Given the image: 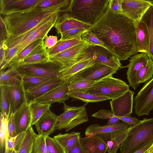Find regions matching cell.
<instances>
[{
	"label": "cell",
	"mask_w": 153,
	"mask_h": 153,
	"mask_svg": "<svg viewBox=\"0 0 153 153\" xmlns=\"http://www.w3.org/2000/svg\"><path fill=\"white\" fill-rule=\"evenodd\" d=\"M87 29L91 30L120 61L138 53L135 23L123 14L114 13L108 7L99 19Z\"/></svg>",
	"instance_id": "obj_1"
},
{
	"label": "cell",
	"mask_w": 153,
	"mask_h": 153,
	"mask_svg": "<svg viewBox=\"0 0 153 153\" xmlns=\"http://www.w3.org/2000/svg\"><path fill=\"white\" fill-rule=\"evenodd\" d=\"M58 13H61L33 8L4 16L2 19L5 29L6 39L19 36L30 31L45 19Z\"/></svg>",
	"instance_id": "obj_2"
},
{
	"label": "cell",
	"mask_w": 153,
	"mask_h": 153,
	"mask_svg": "<svg viewBox=\"0 0 153 153\" xmlns=\"http://www.w3.org/2000/svg\"><path fill=\"white\" fill-rule=\"evenodd\" d=\"M109 0H71L68 13L80 21L93 25L106 11Z\"/></svg>",
	"instance_id": "obj_3"
},
{
	"label": "cell",
	"mask_w": 153,
	"mask_h": 153,
	"mask_svg": "<svg viewBox=\"0 0 153 153\" xmlns=\"http://www.w3.org/2000/svg\"><path fill=\"white\" fill-rule=\"evenodd\" d=\"M153 142V118H144L131 126L121 145L120 153H133Z\"/></svg>",
	"instance_id": "obj_4"
},
{
	"label": "cell",
	"mask_w": 153,
	"mask_h": 153,
	"mask_svg": "<svg viewBox=\"0 0 153 153\" xmlns=\"http://www.w3.org/2000/svg\"><path fill=\"white\" fill-rule=\"evenodd\" d=\"M60 13H57L47 18L33 29L21 35L6 39L8 48H14L16 50L13 58L34 41L39 39H44L50 30L54 27Z\"/></svg>",
	"instance_id": "obj_5"
},
{
	"label": "cell",
	"mask_w": 153,
	"mask_h": 153,
	"mask_svg": "<svg viewBox=\"0 0 153 153\" xmlns=\"http://www.w3.org/2000/svg\"><path fill=\"white\" fill-rule=\"evenodd\" d=\"M129 89V85L125 81L111 75L96 82L85 92L113 100Z\"/></svg>",
	"instance_id": "obj_6"
},
{
	"label": "cell",
	"mask_w": 153,
	"mask_h": 153,
	"mask_svg": "<svg viewBox=\"0 0 153 153\" xmlns=\"http://www.w3.org/2000/svg\"><path fill=\"white\" fill-rule=\"evenodd\" d=\"M88 103L79 106H71L63 103V113L57 116L55 129H65L68 131L88 120L86 109Z\"/></svg>",
	"instance_id": "obj_7"
},
{
	"label": "cell",
	"mask_w": 153,
	"mask_h": 153,
	"mask_svg": "<svg viewBox=\"0 0 153 153\" xmlns=\"http://www.w3.org/2000/svg\"><path fill=\"white\" fill-rule=\"evenodd\" d=\"M15 68L21 76L57 77L60 76L62 66L57 62L51 61L45 63L21 65Z\"/></svg>",
	"instance_id": "obj_8"
},
{
	"label": "cell",
	"mask_w": 153,
	"mask_h": 153,
	"mask_svg": "<svg viewBox=\"0 0 153 153\" xmlns=\"http://www.w3.org/2000/svg\"><path fill=\"white\" fill-rule=\"evenodd\" d=\"M91 58L94 63H98L107 65L118 71L123 67L120 60L106 48L97 45L90 46L85 53L79 59Z\"/></svg>",
	"instance_id": "obj_9"
},
{
	"label": "cell",
	"mask_w": 153,
	"mask_h": 153,
	"mask_svg": "<svg viewBox=\"0 0 153 153\" xmlns=\"http://www.w3.org/2000/svg\"><path fill=\"white\" fill-rule=\"evenodd\" d=\"M117 71L105 65L96 63L76 74L67 81L68 83L83 80L96 82L112 75Z\"/></svg>",
	"instance_id": "obj_10"
},
{
	"label": "cell",
	"mask_w": 153,
	"mask_h": 153,
	"mask_svg": "<svg viewBox=\"0 0 153 153\" xmlns=\"http://www.w3.org/2000/svg\"><path fill=\"white\" fill-rule=\"evenodd\" d=\"M135 113L140 117L148 115L153 109V78L138 92L134 98Z\"/></svg>",
	"instance_id": "obj_11"
},
{
	"label": "cell",
	"mask_w": 153,
	"mask_h": 153,
	"mask_svg": "<svg viewBox=\"0 0 153 153\" xmlns=\"http://www.w3.org/2000/svg\"><path fill=\"white\" fill-rule=\"evenodd\" d=\"M93 45L83 39L73 46L56 54L50 56L52 61L61 65L65 67L76 62L85 52L90 46Z\"/></svg>",
	"instance_id": "obj_12"
},
{
	"label": "cell",
	"mask_w": 153,
	"mask_h": 153,
	"mask_svg": "<svg viewBox=\"0 0 153 153\" xmlns=\"http://www.w3.org/2000/svg\"><path fill=\"white\" fill-rule=\"evenodd\" d=\"M151 6L147 0H123L122 13L136 24Z\"/></svg>",
	"instance_id": "obj_13"
},
{
	"label": "cell",
	"mask_w": 153,
	"mask_h": 153,
	"mask_svg": "<svg viewBox=\"0 0 153 153\" xmlns=\"http://www.w3.org/2000/svg\"><path fill=\"white\" fill-rule=\"evenodd\" d=\"M131 127L124 122H120L113 125L107 124L104 125H100L97 124H92L88 126L86 129L85 137L97 135L102 138L106 142L112 135L127 129Z\"/></svg>",
	"instance_id": "obj_14"
},
{
	"label": "cell",
	"mask_w": 153,
	"mask_h": 153,
	"mask_svg": "<svg viewBox=\"0 0 153 153\" xmlns=\"http://www.w3.org/2000/svg\"><path fill=\"white\" fill-rule=\"evenodd\" d=\"M134 92L128 90L122 95L110 101L111 111L117 117L131 115Z\"/></svg>",
	"instance_id": "obj_15"
},
{
	"label": "cell",
	"mask_w": 153,
	"mask_h": 153,
	"mask_svg": "<svg viewBox=\"0 0 153 153\" xmlns=\"http://www.w3.org/2000/svg\"><path fill=\"white\" fill-rule=\"evenodd\" d=\"M44 0H0V13L4 16L28 11Z\"/></svg>",
	"instance_id": "obj_16"
},
{
	"label": "cell",
	"mask_w": 153,
	"mask_h": 153,
	"mask_svg": "<svg viewBox=\"0 0 153 153\" xmlns=\"http://www.w3.org/2000/svg\"><path fill=\"white\" fill-rule=\"evenodd\" d=\"M68 85L67 81L31 101L44 104H51L56 102L63 103L69 99L68 95Z\"/></svg>",
	"instance_id": "obj_17"
},
{
	"label": "cell",
	"mask_w": 153,
	"mask_h": 153,
	"mask_svg": "<svg viewBox=\"0 0 153 153\" xmlns=\"http://www.w3.org/2000/svg\"><path fill=\"white\" fill-rule=\"evenodd\" d=\"M149 57L146 53H139L130 57L126 73L129 85L135 90L138 86L136 81L137 74L143 67L148 62Z\"/></svg>",
	"instance_id": "obj_18"
},
{
	"label": "cell",
	"mask_w": 153,
	"mask_h": 153,
	"mask_svg": "<svg viewBox=\"0 0 153 153\" xmlns=\"http://www.w3.org/2000/svg\"><path fill=\"white\" fill-rule=\"evenodd\" d=\"M16 135L26 132L32 126V117L29 103L26 101L13 114Z\"/></svg>",
	"instance_id": "obj_19"
},
{
	"label": "cell",
	"mask_w": 153,
	"mask_h": 153,
	"mask_svg": "<svg viewBox=\"0 0 153 153\" xmlns=\"http://www.w3.org/2000/svg\"><path fill=\"white\" fill-rule=\"evenodd\" d=\"M7 93L10 105V115L13 114L27 100L22 82L7 86Z\"/></svg>",
	"instance_id": "obj_20"
},
{
	"label": "cell",
	"mask_w": 153,
	"mask_h": 153,
	"mask_svg": "<svg viewBox=\"0 0 153 153\" xmlns=\"http://www.w3.org/2000/svg\"><path fill=\"white\" fill-rule=\"evenodd\" d=\"M57 117V116L49 109L34 125L38 134L47 137L52 134L55 130Z\"/></svg>",
	"instance_id": "obj_21"
},
{
	"label": "cell",
	"mask_w": 153,
	"mask_h": 153,
	"mask_svg": "<svg viewBox=\"0 0 153 153\" xmlns=\"http://www.w3.org/2000/svg\"><path fill=\"white\" fill-rule=\"evenodd\" d=\"M91 25L80 21L71 16L68 13H64L58 17L54 26L58 34L71 29L82 28L86 29Z\"/></svg>",
	"instance_id": "obj_22"
},
{
	"label": "cell",
	"mask_w": 153,
	"mask_h": 153,
	"mask_svg": "<svg viewBox=\"0 0 153 153\" xmlns=\"http://www.w3.org/2000/svg\"><path fill=\"white\" fill-rule=\"evenodd\" d=\"M79 141L86 153H106L107 151L106 142L97 135L80 137Z\"/></svg>",
	"instance_id": "obj_23"
},
{
	"label": "cell",
	"mask_w": 153,
	"mask_h": 153,
	"mask_svg": "<svg viewBox=\"0 0 153 153\" xmlns=\"http://www.w3.org/2000/svg\"><path fill=\"white\" fill-rule=\"evenodd\" d=\"M66 81L60 76L45 82L25 91L27 102H29L42 96L52 88Z\"/></svg>",
	"instance_id": "obj_24"
},
{
	"label": "cell",
	"mask_w": 153,
	"mask_h": 153,
	"mask_svg": "<svg viewBox=\"0 0 153 153\" xmlns=\"http://www.w3.org/2000/svg\"><path fill=\"white\" fill-rule=\"evenodd\" d=\"M136 45L138 53L149 55L150 42L149 33L146 24L141 20L135 24Z\"/></svg>",
	"instance_id": "obj_25"
},
{
	"label": "cell",
	"mask_w": 153,
	"mask_h": 153,
	"mask_svg": "<svg viewBox=\"0 0 153 153\" xmlns=\"http://www.w3.org/2000/svg\"><path fill=\"white\" fill-rule=\"evenodd\" d=\"M94 63V61L91 58L79 59L72 64L62 67L60 76L68 81L76 74Z\"/></svg>",
	"instance_id": "obj_26"
},
{
	"label": "cell",
	"mask_w": 153,
	"mask_h": 153,
	"mask_svg": "<svg viewBox=\"0 0 153 153\" xmlns=\"http://www.w3.org/2000/svg\"><path fill=\"white\" fill-rule=\"evenodd\" d=\"M44 39H38L25 48L10 62L8 68L15 67L21 60L45 47Z\"/></svg>",
	"instance_id": "obj_27"
},
{
	"label": "cell",
	"mask_w": 153,
	"mask_h": 153,
	"mask_svg": "<svg viewBox=\"0 0 153 153\" xmlns=\"http://www.w3.org/2000/svg\"><path fill=\"white\" fill-rule=\"evenodd\" d=\"M71 0H44L34 7L36 9L47 8L50 10L66 13Z\"/></svg>",
	"instance_id": "obj_28"
},
{
	"label": "cell",
	"mask_w": 153,
	"mask_h": 153,
	"mask_svg": "<svg viewBox=\"0 0 153 153\" xmlns=\"http://www.w3.org/2000/svg\"><path fill=\"white\" fill-rule=\"evenodd\" d=\"M51 61L47 48L45 47L21 60L15 67L21 65L45 63Z\"/></svg>",
	"instance_id": "obj_29"
},
{
	"label": "cell",
	"mask_w": 153,
	"mask_h": 153,
	"mask_svg": "<svg viewBox=\"0 0 153 153\" xmlns=\"http://www.w3.org/2000/svg\"><path fill=\"white\" fill-rule=\"evenodd\" d=\"M80 133L73 132L64 134H59L54 138L63 149L65 153H68L70 149L80 137Z\"/></svg>",
	"instance_id": "obj_30"
},
{
	"label": "cell",
	"mask_w": 153,
	"mask_h": 153,
	"mask_svg": "<svg viewBox=\"0 0 153 153\" xmlns=\"http://www.w3.org/2000/svg\"><path fill=\"white\" fill-rule=\"evenodd\" d=\"M21 77L15 67L0 72V86H10L22 82Z\"/></svg>",
	"instance_id": "obj_31"
},
{
	"label": "cell",
	"mask_w": 153,
	"mask_h": 153,
	"mask_svg": "<svg viewBox=\"0 0 153 153\" xmlns=\"http://www.w3.org/2000/svg\"><path fill=\"white\" fill-rule=\"evenodd\" d=\"M81 35L69 39L58 40L53 47L50 49H47L49 56L61 52L76 45L82 39Z\"/></svg>",
	"instance_id": "obj_32"
},
{
	"label": "cell",
	"mask_w": 153,
	"mask_h": 153,
	"mask_svg": "<svg viewBox=\"0 0 153 153\" xmlns=\"http://www.w3.org/2000/svg\"><path fill=\"white\" fill-rule=\"evenodd\" d=\"M141 20L146 24L148 29L150 42L148 56L153 61V7H150Z\"/></svg>",
	"instance_id": "obj_33"
},
{
	"label": "cell",
	"mask_w": 153,
	"mask_h": 153,
	"mask_svg": "<svg viewBox=\"0 0 153 153\" xmlns=\"http://www.w3.org/2000/svg\"><path fill=\"white\" fill-rule=\"evenodd\" d=\"M130 127L126 130L112 135L106 143L108 153H116L118 149L126 137Z\"/></svg>",
	"instance_id": "obj_34"
},
{
	"label": "cell",
	"mask_w": 153,
	"mask_h": 153,
	"mask_svg": "<svg viewBox=\"0 0 153 153\" xmlns=\"http://www.w3.org/2000/svg\"><path fill=\"white\" fill-rule=\"evenodd\" d=\"M28 102L31 115L32 126L50 109L51 104H42L35 101H31Z\"/></svg>",
	"instance_id": "obj_35"
},
{
	"label": "cell",
	"mask_w": 153,
	"mask_h": 153,
	"mask_svg": "<svg viewBox=\"0 0 153 153\" xmlns=\"http://www.w3.org/2000/svg\"><path fill=\"white\" fill-rule=\"evenodd\" d=\"M24 89L26 91L36 87L44 82L56 77L38 76H21Z\"/></svg>",
	"instance_id": "obj_36"
},
{
	"label": "cell",
	"mask_w": 153,
	"mask_h": 153,
	"mask_svg": "<svg viewBox=\"0 0 153 153\" xmlns=\"http://www.w3.org/2000/svg\"><path fill=\"white\" fill-rule=\"evenodd\" d=\"M153 61L149 58L147 63L139 72L136 78L138 85L141 83L149 81L153 78Z\"/></svg>",
	"instance_id": "obj_37"
},
{
	"label": "cell",
	"mask_w": 153,
	"mask_h": 153,
	"mask_svg": "<svg viewBox=\"0 0 153 153\" xmlns=\"http://www.w3.org/2000/svg\"><path fill=\"white\" fill-rule=\"evenodd\" d=\"M70 98H75L85 103L95 102L110 100L108 97L86 92H75L68 94Z\"/></svg>",
	"instance_id": "obj_38"
},
{
	"label": "cell",
	"mask_w": 153,
	"mask_h": 153,
	"mask_svg": "<svg viewBox=\"0 0 153 153\" xmlns=\"http://www.w3.org/2000/svg\"><path fill=\"white\" fill-rule=\"evenodd\" d=\"M37 134L31 126L26 131L25 136L18 153H31L33 142Z\"/></svg>",
	"instance_id": "obj_39"
},
{
	"label": "cell",
	"mask_w": 153,
	"mask_h": 153,
	"mask_svg": "<svg viewBox=\"0 0 153 153\" xmlns=\"http://www.w3.org/2000/svg\"><path fill=\"white\" fill-rule=\"evenodd\" d=\"M8 117L1 114L0 128V153H4L7 139L9 137L8 128Z\"/></svg>",
	"instance_id": "obj_40"
},
{
	"label": "cell",
	"mask_w": 153,
	"mask_h": 153,
	"mask_svg": "<svg viewBox=\"0 0 153 153\" xmlns=\"http://www.w3.org/2000/svg\"><path fill=\"white\" fill-rule=\"evenodd\" d=\"M95 82L83 80L68 83V94L75 92H85Z\"/></svg>",
	"instance_id": "obj_41"
},
{
	"label": "cell",
	"mask_w": 153,
	"mask_h": 153,
	"mask_svg": "<svg viewBox=\"0 0 153 153\" xmlns=\"http://www.w3.org/2000/svg\"><path fill=\"white\" fill-rule=\"evenodd\" d=\"M0 88L1 114L9 117L10 115V105L7 93V86L1 85Z\"/></svg>",
	"instance_id": "obj_42"
},
{
	"label": "cell",
	"mask_w": 153,
	"mask_h": 153,
	"mask_svg": "<svg viewBox=\"0 0 153 153\" xmlns=\"http://www.w3.org/2000/svg\"><path fill=\"white\" fill-rule=\"evenodd\" d=\"M26 132L21 133L16 136L8 137L6 142L5 149L18 151L25 138Z\"/></svg>",
	"instance_id": "obj_43"
},
{
	"label": "cell",
	"mask_w": 153,
	"mask_h": 153,
	"mask_svg": "<svg viewBox=\"0 0 153 153\" xmlns=\"http://www.w3.org/2000/svg\"><path fill=\"white\" fill-rule=\"evenodd\" d=\"M46 137L37 134L33 142L31 153H49L46 144Z\"/></svg>",
	"instance_id": "obj_44"
},
{
	"label": "cell",
	"mask_w": 153,
	"mask_h": 153,
	"mask_svg": "<svg viewBox=\"0 0 153 153\" xmlns=\"http://www.w3.org/2000/svg\"><path fill=\"white\" fill-rule=\"evenodd\" d=\"M81 37L91 45L101 46L107 50L104 43L90 30L86 29L81 34Z\"/></svg>",
	"instance_id": "obj_45"
},
{
	"label": "cell",
	"mask_w": 153,
	"mask_h": 153,
	"mask_svg": "<svg viewBox=\"0 0 153 153\" xmlns=\"http://www.w3.org/2000/svg\"><path fill=\"white\" fill-rule=\"evenodd\" d=\"M46 142L49 153H65L63 148L53 138L46 137Z\"/></svg>",
	"instance_id": "obj_46"
},
{
	"label": "cell",
	"mask_w": 153,
	"mask_h": 153,
	"mask_svg": "<svg viewBox=\"0 0 153 153\" xmlns=\"http://www.w3.org/2000/svg\"><path fill=\"white\" fill-rule=\"evenodd\" d=\"M86 29L82 28L72 29L64 32L61 35L60 40H68L76 37L85 31Z\"/></svg>",
	"instance_id": "obj_47"
},
{
	"label": "cell",
	"mask_w": 153,
	"mask_h": 153,
	"mask_svg": "<svg viewBox=\"0 0 153 153\" xmlns=\"http://www.w3.org/2000/svg\"><path fill=\"white\" fill-rule=\"evenodd\" d=\"M8 47L6 43V39L0 41V72L3 71L5 61V54Z\"/></svg>",
	"instance_id": "obj_48"
},
{
	"label": "cell",
	"mask_w": 153,
	"mask_h": 153,
	"mask_svg": "<svg viewBox=\"0 0 153 153\" xmlns=\"http://www.w3.org/2000/svg\"><path fill=\"white\" fill-rule=\"evenodd\" d=\"M123 0H109L108 7L115 13H122V3Z\"/></svg>",
	"instance_id": "obj_49"
},
{
	"label": "cell",
	"mask_w": 153,
	"mask_h": 153,
	"mask_svg": "<svg viewBox=\"0 0 153 153\" xmlns=\"http://www.w3.org/2000/svg\"><path fill=\"white\" fill-rule=\"evenodd\" d=\"M115 116L111 111L101 109L94 113L91 116L103 119H108Z\"/></svg>",
	"instance_id": "obj_50"
},
{
	"label": "cell",
	"mask_w": 153,
	"mask_h": 153,
	"mask_svg": "<svg viewBox=\"0 0 153 153\" xmlns=\"http://www.w3.org/2000/svg\"><path fill=\"white\" fill-rule=\"evenodd\" d=\"M58 41L57 36L47 35L44 40L45 46L47 49H50L56 45Z\"/></svg>",
	"instance_id": "obj_51"
},
{
	"label": "cell",
	"mask_w": 153,
	"mask_h": 153,
	"mask_svg": "<svg viewBox=\"0 0 153 153\" xmlns=\"http://www.w3.org/2000/svg\"><path fill=\"white\" fill-rule=\"evenodd\" d=\"M8 128L9 137H13L16 135L13 114H11L8 117Z\"/></svg>",
	"instance_id": "obj_52"
},
{
	"label": "cell",
	"mask_w": 153,
	"mask_h": 153,
	"mask_svg": "<svg viewBox=\"0 0 153 153\" xmlns=\"http://www.w3.org/2000/svg\"><path fill=\"white\" fill-rule=\"evenodd\" d=\"M120 120L131 126H134L140 121L135 117H132L131 115L122 117H117Z\"/></svg>",
	"instance_id": "obj_53"
},
{
	"label": "cell",
	"mask_w": 153,
	"mask_h": 153,
	"mask_svg": "<svg viewBox=\"0 0 153 153\" xmlns=\"http://www.w3.org/2000/svg\"><path fill=\"white\" fill-rule=\"evenodd\" d=\"M68 153H86L80 143L79 138L70 149Z\"/></svg>",
	"instance_id": "obj_54"
},
{
	"label": "cell",
	"mask_w": 153,
	"mask_h": 153,
	"mask_svg": "<svg viewBox=\"0 0 153 153\" xmlns=\"http://www.w3.org/2000/svg\"><path fill=\"white\" fill-rule=\"evenodd\" d=\"M0 40L3 41L6 39V30L5 26L3 21L2 17L1 16L0 21Z\"/></svg>",
	"instance_id": "obj_55"
},
{
	"label": "cell",
	"mask_w": 153,
	"mask_h": 153,
	"mask_svg": "<svg viewBox=\"0 0 153 153\" xmlns=\"http://www.w3.org/2000/svg\"><path fill=\"white\" fill-rule=\"evenodd\" d=\"M153 146V142H151L141 149L133 153H145Z\"/></svg>",
	"instance_id": "obj_56"
},
{
	"label": "cell",
	"mask_w": 153,
	"mask_h": 153,
	"mask_svg": "<svg viewBox=\"0 0 153 153\" xmlns=\"http://www.w3.org/2000/svg\"><path fill=\"white\" fill-rule=\"evenodd\" d=\"M107 124L109 125H113L120 123V119L117 116H114L108 119Z\"/></svg>",
	"instance_id": "obj_57"
},
{
	"label": "cell",
	"mask_w": 153,
	"mask_h": 153,
	"mask_svg": "<svg viewBox=\"0 0 153 153\" xmlns=\"http://www.w3.org/2000/svg\"><path fill=\"white\" fill-rule=\"evenodd\" d=\"M4 153H18V152L15 150L5 149Z\"/></svg>",
	"instance_id": "obj_58"
},
{
	"label": "cell",
	"mask_w": 153,
	"mask_h": 153,
	"mask_svg": "<svg viewBox=\"0 0 153 153\" xmlns=\"http://www.w3.org/2000/svg\"><path fill=\"white\" fill-rule=\"evenodd\" d=\"M147 1L151 4V5L152 7H153V0H147Z\"/></svg>",
	"instance_id": "obj_59"
},
{
	"label": "cell",
	"mask_w": 153,
	"mask_h": 153,
	"mask_svg": "<svg viewBox=\"0 0 153 153\" xmlns=\"http://www.w3.org/2000/svg\"><path fill=\"white\" fill-rule=\"evenodd\" d=\"M149 153H153V146L149 149Z\"/></svg>",
	"instance_id": "obj_60"
},
{
	"label": "cell",
	"mask_w": 153,
	"mask_h": 153,
	"mask_svg": "<svg viewBox=\"0 0 153 153\" xmlns=\"http://www.w3.org/2000/svg\"><path fill=\"white\" fill-rule=\"evenodd\" d=\"M149 149L148 150L147 152H145V153H149Z\"/></svg>",
	"instance_id": "obj_61"
}]
</instances>
